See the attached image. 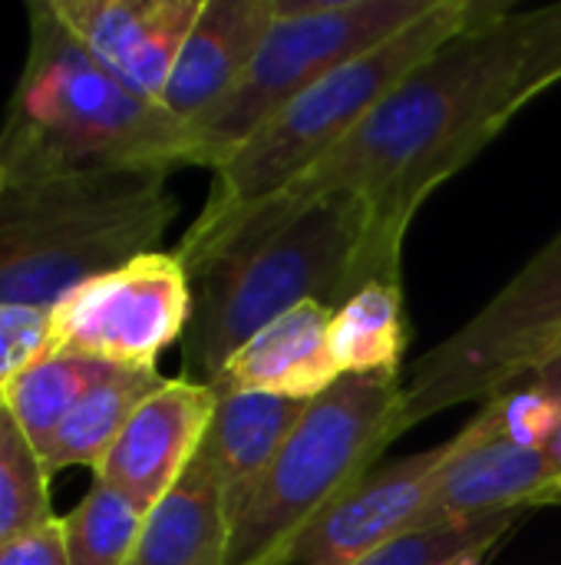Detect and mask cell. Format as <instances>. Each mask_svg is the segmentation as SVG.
<instances>
[{
  "label": "cell",
  "instance_id": "obj_14",
  "mask_svg": "<svg viewBox=\"0 0 561 565\" xmlns=\"http://www.w3.org/2000/svg\"><path fill=\"white\" fill-rule=\"evenodd\" d=\"M274 13L278 0H205L175 60L162 106L185 126L205 119L238 86Z\"/></svg>",
  "mask_w": 561,
  "mask_h": 565
},
{
  "label": "cell",
  "instance_id": "obj_25",
  "mask_svg": "<svg viewBox=\"0 0 561 565\" xmlns=\"http://www.w3.org/2000/svg\"><path fill=\"white\" fill-rule=\"evenodd\" d=\"M50 308L0 305V394L3 387L43 354Z\"/></svg>",
  "mask_w": 561,
  "mask_h": 565
},
{
  "label": "cell",
  "instance_id": "obj_29",
  "mask_svg": "<svg viewBox=\"0 0 561 565\" xmlns=\"http://www.w3.org/2000/svg\"><path fill=\"white\" fill-rule=\"evenodd\" d=\"M3 185H7V169L0 166V192H3Z\"/></svg>",
  "mask_w": 561,
  "mask_h": 565
},
{
  "label": "cell",
  "instance_id": "obj_20",
  "mask_svg": "<svg viewBox=\"0 0 561 565\" xmlns=\"http://www.w3.org/2000/svg\"><path fill=\"white\" fill-rule=\"evenodd\" d=\"M112 371L116 364L93 361V358H73V354L36 358L3 387L0 401L43 457L46 444L69 417V411Z\"/></svg>",
  "mask_w": 561,
  "mask_h": 565
},
{
  "label": "cell",
  "instance_id": "obj_28",
  "mask_svg": "<svg viewBox=\"0 0 561 565\" xmlns=\"http://www.w3.org/2000/svg\"><path fill=\"white\" fill-rule=\"evenodd\" d=\"M546 454L552 457V463L561 470V420L559 427L552 430V437H549V444H546Z\"/></svg>",
  "mask_w": 561,
  "mask_h": 565
},
{
  "label": "cell",
  "instance_id": "obj_13",
  "mask_svg": "<svg viewBox=\"0 0 561 565\" xmlns=\"http://www.w3.org/2000/svg\"><path fill=\"white\" fill-rule=\"evenodd\" d=\"M450 454L453 440L370 470L298 540L288 565H354L410 533Z\"/></svg>",
  "mask_w": 561,
  "mask_h": 565
},
{
  "label": "cell",
  "instance_id": "obj_9",
  "mask_svg": "<svg viewBox=\"0 0 561 565\" xmlns=\"http://www.w3.org/2000/svg\"><path fill=\"white\" fill-rule=\"evenodd\" d=\"M192 281L175 252H145L63 295L46 318L40 358L73 354L116 367H155L185 338Z\"/></svg>",
  "mask_w": 561,
  "mask_h": 565
},
{
  "label": "cell",
  "instance_id": "obj_18",
  "mask_svg": "<svg viewBox=\"0 0 561 565\" xmlns=\"http://www.w3.org/2000/svg\"><path fill=\"white\" fill-rule=\"evenodd\" d=\"M165 384L155 367H116L106 381H99L60 424L53 440L43 450L46 473H60L66 467H93L109 454L136 407Z\"/></svg>",
  "mask_w": 561,
  "mask_h": 565
},
{
  "label": "cell",
  "instance_id": "obj_22",
  "mask_svg": "<svg viewBox=\"0 0 561 565\" xmlns=\"http://www.w3.org/2000/svg\"><path fill=\"white\" fill-rule=\"evenodd\" d=\"M56 520L40 450L0 401V550Z\"/></svg>",
  "mask_w": 561,
  "mask_h": 565
},
{
  "label": "cell",
  "instance_id": "obj_15",
  "mask_svg": "<svg viewBox=\"0 0 561 565\" xmlns=\"http://www.w3.org/2000/svg\"><path fill=\"white\" fill-rule=\"evenodd\" d=\"M331 318L334 308L304 301L288 315L265 324L248 338L222 377L212 384L215 397L225 394H271L291 401H314L341 381L331 358Z\"/></svg>",
  "mask_w": 561,
  "mask_h": 565
},
{
  "label": "cell",
  "instance_id": "obj_16",
  "mask_svg": "<svg viewBox=\"0 0 561 565\" xmlns=\"http://www.w3.org/2000/svg\"><path fill=\"white\" fill-rule=\"evenodd\" d=\"M311 401L271 394H225L202 440V454L218 480L228 520L241 516L265 470L304 417Z\"/></svg>",
  "mask_w": 561,
  "mask_h": 565
},
{
  "label": "cell",
  "instance_id": "obj_11",
  "mask_svg": "<svg viewBox=\"0 0 561 565\" xmlns=\"http://www.w3.org/2000/svg\"><path fill=\"white\" fill-rule=\"evenodd\" d=\"M205 0H46L63 30L132 93L162 103Z\"/></svg>",
  "mask_w": 561,
  "mask_h": 565
},
{
  "label": "cell",
  "instance_id": "obj_7",
  "mask_svg": "<svg viewBox=\"0 0 561 565\" xmlns=\"http://www.w3.org/2000/svg\"><path fill=\"white\" fill-rule=\"evenodd\" d=\"M436 0H278L274 23L238 86L192 126L198 166L218 169L271 116L334 70L370 53Z\"/></svg>",
  "mask_w": 561,
  "mask_h": 565
},
{
  "label": "cell",
  "instance_id": "obj_17",
  "mask_svg": "<svg viewBox=\"0 0 561 565\" xmlns=\"http://www.w3.org/2000/svg\"><path fill=\"white\" fill-rule=\"evenodd\" d=\"M231 520L218 480L198 450L179 483L145 513L126 565H225Z\"/></svg>",
  "mask_w": 561,
  "mask_h": 565
},
{
  "label": "cell",
  "instance_id": "obj_3",
  "mask_svg": "<svg viewBox=\"0 0 561 565\" xmlns=\"http://www.w3.org/2000/svg\"><path fill=\"white\" fill-rule=\"evenodd\" d=\"M169 172L7 179L0 192V305L53 308L145 252L179 212Z\"/></svg>",
  "mask_w": 561,
  "mask_h": 565
},
{
  "label": "cell",
  "instance_id": "obj_24",
  "mask_svg": "<svg viewBox=\"0 0 561 565\" xmlns=\"http://www.w3.org/2000/svg\"><path fill=\"white\" fill-rule=\"evenodd\" d=\"M493 414L496 434L519 447H546L561 420V404L532 384L513 387L483 404Z\"/></svg>",
  "mask_w": 561,
  "mask_h": 565
},
{
  "label": "cell",
  "instance_id": "obj_4",
  "mask_svg": "<svg viewBox=\"0 0 561 565\" xmlns=\"http://www.w3.org/2000/svg\"><path fill=\"white\" fill-rule=\"evenodd\" d=\"M367 225V202L354 192H337L265 242L222 252L188 275L185 377L212 387L231 354L274 318L304 301L337 311L370 285L364 271Z\"/></svg>",
  "mask_w": 561,
  "mask_h": 565
},
{
  "label": "cell",
  "instance_id": "obj_6",
  "mask_svg": "<svg viewBox=\"0 0 561 565\" xmlns=\"http://www.w3.org/2000/svg\"><path fill=\"white\" fill-rule=\"evenodd\" d=\"M403 381L344 374L314 397L231 526L225 565H288L298 540L400 437Z\"/></svg>",
  "mask_w": 561,
  "mask_h": 565
},
{
  "label": "cell",
  "instance_id": "obj_5",
  "mask_svg": "<svg viewBox=\"0 0 561 565\" xmlns=\"http://www.w3.org/2000/svg\"><path fill=\"white\" fill-rule=\"evenodd\" d=\"M479 0H436L427 17L370 53L334 70L271 116L215 172L202 215L182 235L175 255L182 265L202 258L241 215L265 205L291 182L324 162L427 56L436 53L473 13Z\"/></svg>",
  "mask_w": 561,
  "mask_h": 565
},
{
  "label": "cell",
  "instance_id": "obj_10",
  "mask_svg": "<svg viewBox=\"0 0 561 565\" xmlns=\"http://www.w3.org/2000/svg\"><path fill=\"white\" fill-rule=\"evenodd\" d=\"M561 503V470L546 447H519L496 434L483 407L456 437L413 530L460 526L499 513Z\"/></svg>",
  "mask_w": 561,
  "mask_h": 565
},
{
  "label": "cell",
  "instance_id": "obj_2",
  "mask_svg": "<svg viewBox=\"0 0 561 565\" xmlns=\"http://www.w3.org/2000/svg\"><path fill=\"white\" fill-rule=\"evenodd\" d=\"M7 179L172 172L198 166L192 126L132 93L50 13L30 3V50L0 129Z\"/></svg>",
  "mask_w": 561,
  "mask_h": 565
},
{
  "label": "cell",
  "instance_id": "obj_21",
  "mask_svg": "<svg viewBox=\"0 0 561 565\" xmlns=\"http://www.w3.org/2000/svg\"><path fill=\"white\" fill-rule=\"evenodd\" d=\"M145 513L119 490L93 480L89 493L73 513L60 520L69 565H126Z\"/></svg>",
  "mask_w": 561,
  "mask_h": 565
},
{
  "label": "cell",
  "instance_id": "obj_12",
  "mask_svg": "<svg viewBox=\"0 0 561 565\" xmlns=\"http://www.w3.org/2000/svg\"><path fill=\"white\" fill-rule=\"evenodd\" d=\"M215 407L218 397L208 384L188 377L165 381L136 407L109 454L96 463V480L149 513L202 450Z\"/></svg>",
  "mask_w": 561,
  "mask_h": 565
},
{
  "label": "cell",
  "instance_id": "obj_1",
  "mask_svg": "<svg viewBox=\"0 0 561 565\" xmlns=\"http://www.w3.org/2000/svg\"><path fill=\"white\" fill-rule=\"evenodd\" d=\"M532 46L536 10L479 0L476 13L393 86L324 162L241 215L202 258L185 265V275L222 252L265 242L327 195L354 192L370 209L367 281L403 285V238L417 209L546 93Z\"/></svg>",
  "mask_w": 561,
  "mask_h": 565
},
{
  "label": "cell",
  "instance_id": "obj_23",
  "mask_svg": "<svg viewBox=\"0 0 561 565\" xmlns=\"http://www.w3.org/2000/svg\"><path fill=\"white\" fill-rule=\"evenodd\" d=\"M522 513H499L460 526L410 530L354 565H483Z\"/></svg>",
  "mask_w": 561,
  "mask_h": 565
},
{
  "label": "cell",
  "instance_id": "obj_19",
  "mask_svg": "<svg viewBox=\"0 0 561 565\" xmlns=\"http://www.w3.org/2000/svg\"><path fill=\"white\" fill-rule=\"evenodd\" d=\"M407 344L410 328L403 308V285L397 281L364 285L331 318V358L341 377H400Z\"/></svg>",
  "mask_w": 561,
  "mask_h": 565
},
{
  "label": "cell",
  "instance_id": "obj_8",
  "mask_svg": "<svg viewBox=\"0 0 561 565\" xmlns=\"http://www.w3.org/2000/svg\"><path fill=\"white\" fill-rule=\"evenodd\" d=\"M561 351V232L479 308L427 351L403 381L400 434L460 407L486 404L532 377Z\"/></svg>",
  "mask_w": 561,
  "mask_h": 565
},
{
  "label": "cell",
  "instance_id": "obj_27",
  "mask_svg": "<svg viewBox=\"0 0 561 565\" xmlns=\"http://www.w3.org/2000/svg\"><path fill=\"white\" fill-rule=\"evenodd\" d=\"M526 384L539 387L542 394H549L552 401H559L561 404V351L559 354H552L549 361H542V364L532 371V377H529ZM519 387H522V384H519Z\"/></svg>",
  "mask_w": 561,
  "mask_h": 565
},
{
  "label": "cell",
  "instance_id": "obj_26",
  "mask_svg": "<svg viewBox=\"0 0 561 565\" xmlns=\"http://www.w3.org/2000/svg\"><path fill=\"white\" fill-rule=\"evenodd\" d=\"M0 565H69L63 550V526L50 520L46 526L33 530L30 536L0 550Z\"/></svg>",
  "mask_w": 561,
  "mask_h": 565
}]
</instances>
